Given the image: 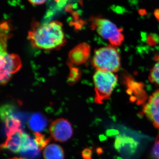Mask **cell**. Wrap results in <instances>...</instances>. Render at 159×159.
Segmentation results:
<instances>
[{"label":"cell","instance_id":"cell-1","mask_svg":"<svg viewBox=\"0 0 159 159\" xmlns=\"http://www.w3.org/2000/svg\"><path fill=\"white\" fill-rule=\"evenodd\" d=\"M28 39L34 48L46 51L59 48L66 43L62 24L58 21L43 24L34 23L29 32Z\"/></svg>","mask_w":159,"mask_h":159},{"label":"cell","instance_id":"cell-2","mask_svg":"<svg viewBox=\"0 0 159 159\" xmlns=\"http://www.w3.org/2000/svg\"><path fill=\"white\" fill-rule=\"evenodd\" d=\"M109 46L95 51L92 65L97 70L116 73L121 66L120 54L115 47Z\"/></svg>","mask_w":159,"mask_h":159},{"label":"cell","instance_id":"cell-3","mask_svg":"<svg viewBox=\"0 0 159 159\" xmlns=\"http://www.w3.org/2000/svg\"><path fill=\"white\" fill-rule=\"evenodd\" d=\"M90 21L92 30H95L103 39L108 40L113 46H119L124 39L123 29H120L107 19L100 16H93Z\"/></svg>","mask_w":159,"mask_h":159},{"label":"cell","instance_id":"cell-4","mask_svg":"<svg viewBox=\"0 0 159 159\" xmlns=\"http://www.w3.org/2000/svg\"><path fill=\"white\" fill-rule=\"evenodd\" d=\"M95 101L101 104L109 99L118 82V77L113 73L97 70L93 76Z\"/></svg>","mask_w":159,"mask_h":159},{"label":"cell","instance_id":"cell-5","mask_svg":"<svg viewBox=\"0 0 159 159\" xmlns=\"http://www.w3.org/2000/svg\"><path fill=\"white\" fill-rule=\"evenodd\" d=\"M22 66L21 60L15 54H9L6 52L1 53V84H5L11 75L19 70Z\"/></svg>","mask_w":159,"mask_h":159},{"label":"cell","instance_id":"cell-6","mask_svg":"<svg viewBox=\"0 0 159 159\" xmlns=\"http://www.w3.org/2000/svg\"><path fill=\"white\" fill-rule=\"evenodd\" d=\"M49 131L52 138L60 142L68 141L73 134V129L70 123L63 118L53 121L50 125Z\"/></svg>","mask_w":159,"mask_h":159},{"label":"cell","instance_id":"cell-7","mask_svg":"<svg viewBox=\"0 0 159 159\" xmlns=\"http://www.w3.org/2000/svg\"><path fill=\"white\" fill-rule=\"evenodd\" d=\"M142 111L154 126L159 129V90L149 97Z\"/></svg>","mask_w":159,"mask_h":159},{"label":"cell","instance_id":"cell-8","mask_svg":"<svg viewBox=\"0 0 159 159\" xmlns=\"http://www.w3.org/2000/svg\"><path fill=\"white\" fill-rule=\"evenodd\" d=\"M90 51V47L87 43H81L74 47L69 54L71 64L79 66L84 63L89 57Z\"/></svg>","mask_w":159,"mask_h":159},{"label":"cell","instance_id":"cell-9","mask_svg":"<svg viewBox=\"0 0 159 159\" xmlns=\"http://www.w3.org/2000/svg\"><path fill=\"white\" fill-rule=\"evenodd\" d=\"M40 151L34 139L31 138L28 134L23 133L20 152L25 156L33 157L38 155Z\"/></svg>","mask_w":159,"mask_h":159},{"label":"cell","instance_id":"cell-10","mask_svg":"<svg viewBox=\"0 0 159 159\" xmlns=\"http://www.w3.org/2000/svg\"><path fill=\"white\" fill-rule=\"evenodd\" d=\"M23 133L22 129H21L7 136L6 141L1 145V148H6L14 153L20 152Z\"/></svg>","mask_w":159,"mask_h":159},{"label":"cell","instance_id":"cell-11","mask_svg":"<svg viewBox=\"0 0 159 159\" xmlns=\"http://www.w3.org/2000/svg\"><path fill=\"white\" fill-rule=\"evenodd\" d=\"M2 119L5 122V129L7 137L22 129L20 120L17 117L14 116L11 113Z\"/></svg>","mask_w":159,"mask_h":159},{"label":"cell","instance_id":"cell-12","mask_svg":"<svg viewBox=\"0 0 159 159\" xmlns=\"http://www.w3.org/2000/svg\"><path fill=\"white\" fill-rule=\"evenodd\" d=\"M43 155L45 159H64V152L60 145L51 144L44 148Z\"/></svg>","mask_w":159,"mask_h":159},{"label":"cell","instance_id":"cell-13","mask_svg":"<svg viewBox=\"0 0 159 159\" xmlns=\"http://www.w3.org/2000/svg\"><path fill=\"white\" fill-rule=\"evenodd\" d=\"M47 119L40 114L32 115L29 121V126L31 130L35 133H40L45 129Z\"/></svg>","mask_w":159,"mask_h":159},{"label":"cell","instance_id":"cell-14","mask_svg":"<svg viewBox=\"0 0 159 159\" xmlns=\"http://www.w3.org/2000/svg\"><path fill=\"white\" fill-rule=\"evenodd\" d=\"M154 66L151 71L149 80L151 82L159 85V54L154 57Z\"/></svg>","mask_w":159,"mask_h":159},{"label":"cell","instance_id":"cell-15","mask_svg":"<svg viewBox=\"0 0 159 159\" xmlns=\"http://www.w3.org/2000/svg\"><path fill=\"white\" fill-rule=\"evenodd\" d=\"M34 140L36 141L40 150L41 151L45 148L50 141V138H47L45 135L40 133H34Z\"/></svg>","mask_w":159,"mask_h":159},{"label":"cell","instance_id":"cell-16","mask_svg":"<svg viewBox=\"0 0 159 159\" xmlns=\"http://www.w3.org/2000/svg\"><path fill=\"white\" fill-rule=\"evenodd\" d=\"M80 73L78 69L71 67L70 72L68 78V81L74 83L77 81L80 77Z\"/></svg>","mask_w":159,"mask_h":159},{"label":"cell","instance_id":"cell-17","mask_svg":"<svg viewBox=\"0 0 159 159\" xmlns=\"http://www.w3.org/2000/svg\"><path fill=\"white\" fill-rule=\"evenodd\" d=\"M152 155L154 159H159V135L157 138L152 148Z\"/></svg>","mask_w":159,"mask_h":159},{"label":"cell","instance_id":"cell-18","mask_svg":"<svg viewBox=\"0 0 159 159\" xmlns=\"http://www.w3.org/2000/svg\"><path fill=\"white\" fill-rule=\"evenodd\" d=\"M53 1V7L57 9H61L69 0H52Z\"/></svg>","mask_w":159,"mask_h":159},{"label":"cell","instance_id":"cell-19","mask_svg":"<svg viewBox=\"0 0 159 159\" xmlns=\"http://www.w3.org/2000/svg\"><path fill=\"white\" fill-rule=\"evenodd\" d=\"M82 155L84 159H92V150L89 148H85L82 152Z\"/></svg>","mask_w":159,"mask_h":159},{"label":"cell","instance_id":"cell-20","mask_svg":"<svg viewBox=\"0 0 159 159\" xmlns=\"http://www.w3.org/2000/svg\"><path fill=\"white\" fill-rule=\"evenodd\" d=\"M31 4L34 5H42L46 2L47 0H28Z\"/></svg>","mask_w":159,"mask_h":159},{"label":"cell","instance_id":"cell-21","mask_svg":"<svg viewBox=\"0 0 159 159\" xmlns=\"http://www.w3.org/2000/svg\"><path fill=\"white\" fill-rule=\"evenodd\" d=\"M155 16L159 21V9H157L154 12Z\"/></svg>","mask_w":159,"mask_h":159},{"label":"cell","instance_id":"cell-22","mask_svg":"<svg viewBox=\"0 0 159 159\" xmlns=\"http://www.w3.org/2000/svg\"><path fill=\"white\" fill-rule=\"evenodd\" d=\"M9 159H27L25 158H23L21 157H13L12 158Z\"/></svg>","mask_w":159,"mask_h":159}]
</instances>
